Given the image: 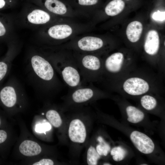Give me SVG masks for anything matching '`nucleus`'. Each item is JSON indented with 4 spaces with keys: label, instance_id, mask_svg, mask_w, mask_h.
<instances>
[{
    "label": "nucleus",
    "instance_id": "1",
    "mask_svg": "<svg viewBox=\"0 0 165 165\" xmlns=\"http://www.w3.org/2000/svg\"><path fill=\"white\" fill-rule=\"evenodd\" d=\"M25 72L27 82L37 93L49 94L60 90L61 81L49 60L34 55L25 65Z\"/></svg>",
    "mask_w": 165,
    "mask_h": 165
},
{
    "label": "nucleus",
    "instance_id": "2",
    "mask_svg": "<svg viewBox=\"0 0 165 165\" xmlns=\"http://www.w3.org/2000/svg\"><path fill=\"white\" fill-rule=\"evenodd\" d=\"M162 79L158 74L154 75L136 68L121 79L107 85L112 90L132 96H140L163 90Z\"/></svg>",
    "mask_w": 165,
    "mask_h": 165
},
{
    "label": "nucleus",
    "instance_id": "3",
    "mask_svg": "<svg viewBox=\"0 0 165 165\" xmlns=\"http://www.w3.org/2000/svg\"><path fill=\"white\" fill-rule=\"evenodd\" d=\"M103 72L101 81L108 84L123 78L136 68L130 57L123 52H117L108 56L103 61Z\"/></svg>",
    "mask_w": 165,
    "mask_h": 165
},
{
    "label": "nucleus",
    "instance_id": "4",
    "mask_svg": "<svg viewBox=\"0 0 165 165\" xmlns=\"http://www.w3.org/2000/svg\"><path fill=\"white\" fill-rule=\"evenodd\" d=\"M80 72L82 81L92 83L101 81L103 61L94 55H85L76 61Z\"/></svg>",
    "mask_w": 165,
    "mask_h": 165
},
{
    "label": "nucleus",
    "instance_id": "5",
    "mask_svg": "<svg viewBox=\"0 0 165 165\" xmlns=\"http://www.w3.org/2000/svg\"><path fill=\"white\" fill-rule=\"evenodd\" d=\"M24 88L18 79L12 76L0 88V105L7 109H12L19 104L25 94Z\"/></svg>",
    "mask_w": 165,
    "mask_h": 165
},
{
    "label": "nucleus",
    "instance_id": "6",
    "mask_svg": "<svg viewBox=\"0 0 165 165\" xmlns=\"http://www.w3.org/2000/svg\"><path fill=\"white\" fill-rule=\"evenodd\" d=\"M49 60L56 72L69 87L73 90L81 86L82 78L76 62L58 59Z\"/></svg>",
    "mask_w": 165,
    "mask_h": 165
},
{
    "label": "nucleus",
    "instance_id": "7",
    "mask_svg": "<svg viewBox=\"0 0 165 165\" xmlns=\"http://www.w3.org/2000/svg\"><path fill=\"white\" fill-rule=\"evenodd\" d=\"M71 98L77 103H85L90 100L96 95L104 93L101 90L92 85L88 86H80L72 90Z\"/></svg>",
    "mask_w": 165,
    "mask_h": 165
},
{
    "label": "nucleus",
    "instance_id": "8",
    "mask_svg": "<svg viewBox=\"0 0 165 165\" xmlns=\"http://www.w3.org/2000/svg\"><path fill=\"white\" fill-rule=\"evenodd\" d=\"M130 138L136 148L141 152L149 154L154 150L155 145L152 140L145 134L138 131L132 132Z\"/></svg>",
    "mask_w": 165,
    "mask_h": 165
},
{
    "label": "nucleus",
    "instance_id": "9",
    "mask_svg": "<svg viewBox=\"0 0 165 165\" xmlns=\"http://www.w3.org/2000/svg\"><path fill=\"white\" fill-rule=\"evenodd\" d=\"M68 136L73 142L82 143L85 141L86 137L85 127L80 119H74L71 122L68 130Z\"/></svg>",
    "mask_w": 165,
    "mask_h": 165
},
{
    "label": "nucleus",
    "instance_id": "10",
    "mask_svg": "<svg viewBox=\"0 0 165 165\" xmlns=\"http://www.w3.org/2000/svg\"><path fill=\"white\" fill-rule=\"evenodd\" d=\"M143 47L144 51L147 55L154 57L157 54L160 48V40L156 30H151L148 32Z\"/></svg>",
    "mask_w": 165,
    "mask_h": 165
},
{
    "label": "nucleus",
    "instance_id": "11",
    "mask_svg": "<svg viewBox=\"0 0 165 165\" xmlns=\"http://www.w3.org/2000/svg\"><path fill=\"white\" fill-rule=\"evenodd\" d=\"M104 46L103 40L99 38L86 36L79 40L77 42L78 48L83 51L92 52L99 50Z\"/></svg>",
    "mask_w": 165,
    "mask_h": 165
},
{
    "label": "nucleus",
    "instance_id": "12",
    "mask_svg": "<svg viewBox=\"0 0 165 165\" xmlns=\"http://www.w3.org/2000/svg\"><path fill=\"white\" fill-rule=\"evenodd\" d=\"M20 152L27 156H32L39 154L42 151L39 145L36 142L30 140L23 141L19 147Z\"/></svg>",
    "mask_w": 165,
    "mask_h": 165
},
{
    "label": "nucleus",
    "instance_id": "13",
    "mask_svg": "<svg viewBox=\"0 0 165 165\" xmlns=\"http://www.w3.org/2000/svg\"><path fill=\"white\" fill-rule=\"evenodd\" d=\"M72 28L67 24H59L50 28L48 31L49 35L57 39H62L70 36L72 33Z\"/></svg>",
    "mask_w": 165,
    "mask_h": 165
},
{
    "label": "nucleus",
    "instance_id": "14",
    "mask_svg": "<svg viewBox=\"0 0 165 165\" xmlns=\"http://www.w3.org/2000/svg\"><path fill=\"white\" fill-rule=\"evenodd\" d=\"M143 30V26L141 22L134 21L128 25L126 31L127 37L132 43L138 42L140 38Z\"/></svg>",
    "mask_w": 165,
    "mask_h": 165
},
{
    "label": "nucleus",
    "instance_id": "15",
    "mask_svg": "<svg viewBox=\"0 0 165 165\" xmlns=\"http://www.w3.org/2000/svg\"><path fill=\"white\" fill-rule=\"evenodd\" d=\"M27 18L29 22L35 24L46 23L50 19V16L48 13L39 9L32 11L28 15Z\"/></svg>",
    "mask_w": 165,
    "mask_h": 165
},
{
    "label": "nucleus",
    "instance_id": "16",
    "mask_svg": "<svg viewBox=\"0 0 165 165\" xmlns=\"http://www.w3.org/2000/svg\"><path fill=\"white\" fill-rule=\"evenodd\" d=\"M43 4L48 10L53 13L62 15L67 12L66 5L59 0H44Z\"/></svg>",
    "mask_w": 165,
    "mask_h": 165
},
{
    "label": "nucleus",
    "instance_id": "17",
    "mask_svg": "<svg viewBox=\"0 0 165 165\" xmlns=\"http://www.w3.org/2000/svg\"><path fill=\"white\" fill-rule=\"evenodd\" d=\"M126 111L128 116L127 120L132 123L140 122L145 117L144 114L141 110L132 105L127 106L126 108Z\"/></svg>",
    "mask_w": 165,
    "mask_h": 165
},
{
    "label": "nucleus",
    "instance_id": "18",
    "mask_svg": "<svg viewBox=\"0 0 165 165\" xmlns=\"http://www.w3.org/2000/svg\"><path fill=\"white\" fill-rule=\"evenodd\" d=\"M125 6V3L122 0H112L106 5L105 11L108 16H116L123 11Z\"/></svg>",
    "mask_w": 165,
    "mask_h": 165
},
{
    "label": "nucleus",
    "instance_id": "19",
    "mask_svg": "<svg viewBox=\"0 0 165 165\" xmlns=\"http://www.w3.org/2000/svg\"><path fill=\"white\" fill-rule=\"evenodd\" d=\"M152 94H145L141 96L140 98V102L141 106L148 111L154 109L157 105V100Z\"/></svg>",
    "mask_w": 165,
    "mask_h": 165
},
{
    "label": "nucleus",
    "instance_id": "20",
    "mask_svg": "<svg viewBox=\"0 0 165 165\" xmlns=\"http://www.w3.org/2000/svg\"><path fill=\"white\" fill-rule=\"evenodd\" d=\"M46 116L47 119L54 127H59L61 125V119L59 114L56 110L53 109L48 110L46 112Z\"/></svg>",
    "mask_w": 165,
    "mask_h": 165
},
{
    "label": "nucleus",
    "instance_id": "21",
    "mask_svg": "<svg viewBox=\"0 0 165 165\" xmlns=\"http://www.w3.org/2000/svg\"><path fill=\"white\" fill-rule=\"evenodd\" d=\"M100 156L97 152L96 149L91 146L88 148L87 154V162L89 165H96L97 164Z\"/></svg>",
    "mask_w": 165,
    "mask_h": 165
},
{
    "label": "nucleus",
    "instance_id": "22",
    "mask_svg": "<svg viewBox=\"0 0 165 165\" xmlns=\"http://www.w3.org/2000/svg\"><path fill=\"white\" fill-rule=\"evenodd\" d=\"M110 153L114 161H119L124 158L127 152L126 150L122 147L118 146L113 148L111 151Z\"/></svg>",
    "mask_w": 165,
    "mask_h": 165
},
{
    "label": "nucleus",
    "instance_id": "23",
    "mask_svg": "<svg viewBox=\"0 0 165 165\" xmlns=\"http://www.w3.org/2000/svg\"><path fill=\"white\" fill-rule=\"evenodd\" d=\"M97 140L100 143L96 147L97 152L100 156H106L110 149L109 145L101 137H98Z\"/></svg>",
    "mask_w": 165,
    "mask_h": 165
},
{
    "label": "nucleus",
    "instance_id": "24",
    "mask_svg": "<svg viewBox=\"0 0 165 165\" xmlns=\"http://www.w3.org/2000/svg\"><path fill=\"white\" fill-rule=\"evenodd\" d=\"M51 128V126L48 123L37 124L36 126L35 131L38 133H42L49 130Z\"/></svg>",
    "mask_w": 165,
    "mask_h": 165
},
{
    "label": "nucleus",
    "instance_id": "25",
    "mask_svg": "<svg viewBox=\"0 0 165 165\" xmlns=\"http://www.w3.org/2000/svg\"><path fill=\"white\" fill-rule=\"evenodd\" d=\"M165 12H161L158 10L154 12L152 15V18L155 20L163 21L165 19Z\"/></svg>",
    "mask_w": 165,
    "mask_h": 165
},
{
    "label": "nucleus",
    "instance_id": "26",
    "mask_svg": "<svg viewBox=\"0 0 165 165\" xmlns=\"http://www.w3.org/2000/svg\"><path fill=\"white\" fill-rule=\"evenodd\" d=\"M78 4L82 6H91L96 4L98 0H77Z\"/></svg>",
    "mask_w": 165,
    "mask_h": 165
},
{
    "label": "nucleus",
    "instance_id": "27",
    "mask_svg": "<svg viewBox=\"0 0 165 165\" xmlns=\"http://www.w3.org/2000/svg\"><path fill=\"white\" fill-rule=\"evenodd\" d=\"M54 164L53 161L49 159H43L33 163V165H53Z\"/></svg>",
    "mask_w": 165,
    "mask_h": 165
},
{
    "label": "nucleus",
    "instance_id": "28",
    "mask_svg": "<svg viewBox=\"0 0 165 165\" xmlns=\"http://www.w3.org/2000/svg\"><path fill=\"white\" fill-rule=\"evenodd\" d=\"M12 0H0V9L4 8L8 4H11Z\"/></svg>",
    "mask_w": 165,
    "mask_h": 165
},
{
    "label": "nucleus",
    "instance_id": "29",
    "mask_svg": "<svg viewBox=\"0 0 165 165\" xmlns=\"http://www.w3.org/2000/svg\"><path fill=\"white\" fill-rule=\"evenodd\" d=\"M2 123V121L1 117H0V127L1 126Z\"/></svg>",
    "mask_w": 165,
    "mask_h": 165
},
{
    "label": "nucleus",
    "instance_id": "30",
    "mask_svg": "<svg viewBox=\"0 0 165 165\" xmlns=\"http://www.w3.org/2000/svg\"><path fill=\"white\" fill-rule=\"evenodd\" d=\"M103 165H111L110 163H104Z\"/></svg>",
    "mask_w": 165,
    "mask_h": 165
},
{
    "label": "nucleus",
    "instance_id": "31",
    "mask_svg": "<svg viewBox=\"0 0 165 165\" xmlns=\"http://www.w3.org/2000/svg\"><path fill=\"white\" fill-rule=\"evenodd\" d=\"M141 165H147V164H142Z\"/></svg>",
    "mask_w": 165,
    "mask_h": 165
},
{
    "label": "nucleus",
    "instance_id": "32",
    "mask_svg": "<svg viewBox=\"0 0 165 165\" xmlns=\"http://www.w3.org/2000/svg\"><path fill=\"white\" fill-rule=\"evenodd\" d=\"M126 0L129 1V0Z\"/></svg>",
    "mask_w": 165,
    "mask_h": 165
}]
</instances>
